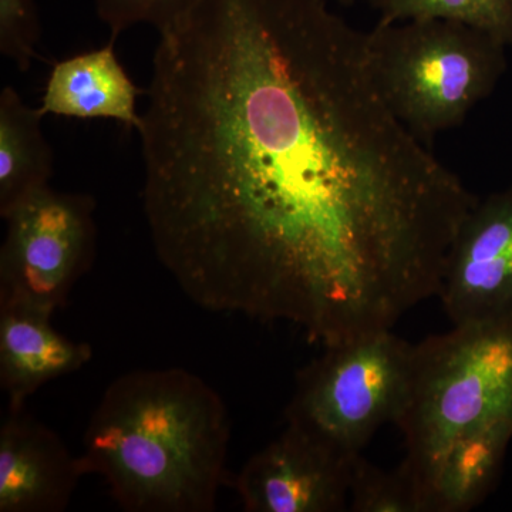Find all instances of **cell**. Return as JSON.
<instances>
[{
    "label": "cell",
    "instance_id": "6da1fadb",
    "mask_svg": "<svg viewBox=\"0 0 512 512\" xmlns=\"http://www.w3.org/2000/svg\"><path fill=\"white\" fill-rule=\"evenodd\" d=\"M158 35L141 200L192 302L326 348L437 296L478 197L389 109L366 33L325 0H195Z\"/></svg>",
    "mask_w": 512,
    "mask_h": 512
},
{
    "label": "cell",
    "instance_id": "7a4b0ae2",
    "mask_svg": "<svg viewBox=\"0 0 512 512\" xmlns=\"http://www.w3.org/2000/svg\"><path fill=\"white\" fill-rule=\"evenodd\" d=\"M231 419L214 387L180 367L117 377L79 454L127 512H214L227 478Z\"/></svg>",
    "mask_w": 512,
    "mask_h": 512
},
{
    "label": "cell",
    "instance_id": "3957f363",
    "mask_svg": "<svg viewBox=\"0 0 512 512\" xmlns=\"http://www.w3.org/2000/svg\"><path fill=\"white\" fill-rule=\"evenodd\" d=\"M365 43L377 90L426 146L460 126L507 70L501 40L451 20L377 22Z\"/></svg>",
    "mask_w": 512,
    "mask_h": 512
},
{
    "label": "cell",
    "instance_id": "277c9868",
    "mask_svg": "<svg viewBox=\"0 0 512 512\" xmlns=\"http://www.w3.org/2000/svg\"><path fill=\"white\" fill-rule=\"evenodd\" d=\"M507 420H512V319L453 326L414 345L409 396L394 424L406 443L402 464L419 490L441 451Z\"/></svg>",
    "mask_w": 512,
    "mask_h": 512
},
{
    "label": "cell",
    "instance_id": "5b68a950",
    "mask_svg": "<svg viewBox=\"0 0 512 512\" xmlns=\"http://www.w3.org/2000/svg\"><path fill=\"white\" fill-rule=\"evenodd\" d=\"M414 345L392 329L326 346L303 367L286 424L338 454H362L377 430L396 423L412 383Z\"/></svg>",
    "mask_w": 512,
    "mask_h": 512
},
{
    "label": "cell",
    "instance_id": "8992f818",
    "mask_svg": "<svg viewBox=\"0 0 512 512\" xmlns=\"http://www.w3.org/2000/svg\"><path fill=\"white\" fill-rule=\"evenodd\" d=\"M96 201L52 187L6 215L0 249V306L55 313L96 256Z\"/></svg>",
    "mask_w": 512,
    "mask_h": 512
},
{
    "label": "cell",
    "instance_id": "52a82bcc",
    "mask_svg": "<svg viewBox=\"0 0 512 512\" xmlns=\"http://www.w3.org/2000/svg\"><path fill=\"white\" fill-rule=\"evenodd\" d=\"M437 296L453 326L512 319V185L468 211Z\"/></svg>",
    "mask_w": 512,
    "mask_h": 512
},
{
    "label": "cell",
    "instance_id": "ba28073f",
    "mask_svg": "<svg viewBox=\"0 0 512 512\" xmlns=\"http://www.w3.org/2000/svg\"><path fill=\"white\" fill-rule=\"evenodd\" d=\"M353 460L286 424L244 464L234 487L247 512L349 511Z\"/></svg>",
    "mask_w": 512,
    "mask_h": 512
},
{
    "label": "cell",
    "instance_id": "9c48e42d",
    "mask_svg": "<svg viewBox=\"0 0 512 512\" xmlns=\"http://www.w3.org/2000/svg\"><path fill=\"white\" fill-rule=\"evenodd\" d=\"M84 476L59 434L22 410L0 426V512H63Z\"/></svg>",
    "mask_w": 512,
    "mask_h": 512
},
{
    "label": "cell",
    "instance_id": "30bf717a",
    "mask_svg": "<svg viewBox=\"0 0 512 512\" xmlns=\"http://www.w3.org/2000/svg\"><path fill=\"white\" fill-rule=\"evenodd\" d=\"M52 315L40 309L0 306V387L10 410H22L43 384L72 375L92 360V346L57 332Z\"/></svg>",
    "mask_w": 512,
    "mask_h": 512
},
{
    "label": "cell",
    "instance_id": "8fae6325",
    "mask_svg": "<svg viewBox=\"0 0 512 512\" xmlns=\"http://www.w3.org/2000/svg\"><path fill=\"white\" fill-rule=\"evenodd\" d=\"M117 39L99 49L79 53L53 64L39 109L45 116L104 119L138 130L141 114L138 89L117 57Z\"/></svg>",
    "mask_w": 512,
    "mask_h": 512
},
{
    "label": "cell",
    "instance_id": "7c38bea8",
    "mask_svg": "<svg viewBox=\"0 0 512 512\" xmlns=\"http://www.w3.org/2000/svg\"><path fill=\"white\" fill-rule=\"evenodd\" d=\"M512 440V420L501 421L441 451L420 480L426 512H466L497 485Z\"/></svg>",
    "mask_w": 512,
    "mask_h": 512
},
{
    "label": "cell",
    "instance_id": "4fadbf2b",
    "mask_svg": "<svg viewBox=\"0 0 512 512\" xmlns=\"http://www.w3.org/2000/svg\"><path fill=\"white\" fill-rule=\"evenodd\" d=\"M45 114L29 107L13 87L0 93V215L49 187L53 151L42 130Z\"/></svg>",
    "mask_w": 512,
    "mask_h": 512
},
{
    "label": "cell",
    "instance_id": "5bb4252c",
    "mask_svg": "<svg viewBox=\"0 0 512 512\" xmlns=\"http://www.w3.org/2000/svg\"><path fill=\"white\" fill-rule=\"evenodd\" d=\"M379 22L451 20L466 23L512 47V0H369Z\"/></svg>",
    "mask_w": 512,
    "mask_h": 512
},
{
    "label": "cell",
    "instance_id": "9a60e30c",
    "mask_svg": "<svg viewBox=\"0 0 512 512\" xmlns=\"http://www.w3.org/2000/svg\"><path fill=\"white\" fill-rule=\"evenodd\" d=\"M349 511L426 512L419 487L402 463L394 470H382L362 454L352 463Z\"/></svg>",
    "mask_w": 512,
    "mask_h": 512
},
{
    "label": "cell",
    "instance_id": "2e32d148",
    "mask_svg": "<svg viewBox=\"0 0 512 512\" xmlns=\"http://www.w3.org/2000/svg\"><path fill=\"white\" fill-rule=\"evenodd\" d=\"M195 0H93L97 16L117 39L133 26L150 25L160 32L191 8Z\"/></svg>",
    "mask_w": 512,
    "mask_h": 512
},
{
    "label": "cell",
    "instance_id": "e0dca14e",
    "mask_svg": "<svg viewBox=\"0 0 512 512\" xmlns=\"http://www.w3.org/2000/svg\"><path fill=\"white\" fill-rule=\"evenodd\" d=\"M40 19L35 0H0V53L26 72L37 57Z\"/></svg>",
    "mask_w": 512,
    "mask_h": 512
},
{
    "label": "cell",
    "instance_id": "ac0fdd59",
    "mask_svg": "<svg viewBox=\"0 0 512 512\" xmlns=\"http://www.w3.org/2000/svg\"><path fill=\"white\" fill-rule=\"evenodd\" d=\"M340 2H342L343 5H352L355 0H340Z\"/></svg>",
    "mask_w": 512,
    "mask_h": 512
}]
</instances>
